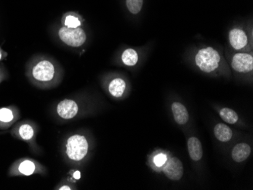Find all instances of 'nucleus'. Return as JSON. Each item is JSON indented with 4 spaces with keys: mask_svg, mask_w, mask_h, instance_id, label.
Returning a JSON list of instances; mask_svg holds the SVG:
<instances>
[{
    "mask_svg": "<svg viewBox=\"0 0 253 190\" xmlns=\"http://www.w3.org/2000/svg\"><path fill=\"white\" fill-rule=\"evenodd\" d=\"M220 116L224 121L227 122L228 124H235L236 122L238 120V115L237 113L232 109H227V108L221 109L220 112Z\"/></svg>",
    "mask_w": 253,
    "mask_h": 190,
    "instance_id": "17",
    "label": "nucleus"
},
{
    "mask_svg": "<svg viewBox=\"0 0 253 190\" xmlns=\"http://www.w3.org/2000/svg\"><path fill=\"white\" fill-rule=\"evenodd\" d=\"M172 112L174 114V120L178 124H185L188 121L189 114L185 106L179 103H174L172 105Z\"/></svg>",
    "mask_w": 253,
    "mask_h": 190,
    "instance_id": "14",
    "label": "nucleus"
},
{
    "mask_svg": "<svg viewBox=\"0 0 253 190\" xmlns=\"http://www.w3.org/2000/svg\"><path fill=\"white\" fill-rule=\"evenodd\" d=\"M90 149L89 141L84 134L74 133L65 136L61 145V154L68 165L78 166L87 157Z\"/></svg>",
    "mask_w": 253,
    "mask_h": 190,
    "instance_id": "2",
    "label": "nucleus"
},
{
    "mask_svg": "<svg viewBox=\"0 0 253 190\" xmlns=\"http://www.w3.org/2000/svg\"><path fill=\"white\" fill-rule=\"evenodd\" d=\"M64 25L67 28H78L82 25V22L78 17L69 15L65 17V20H64Z\"/></svg>",
    "mask_w": 253,
    "mask_h": 190,
    "instance_id": "19",
    "label": "nucleus"
},
{
    "mask_svg": "<svg viewBox=\"0 0 253 190\" xmlns=\"http://www.w3.org/2000/svg\"><path fill=\"white\" fill-rule=\"evenodd\" d=\"M164 164L163 172L168 178L172 181H179L183 177V164L178 158H169V159H167Z\"/></svg>",
    "mask_w": 253,
    "mask_h": 190,
    "instance_id": "8",
    "label": "nucleus"
},
{
    "mask_svg": "<svg viewBox=\"0 0 253 190\" xmlns=\"http://www.w3.org/2000/svg\"><path fill=\"white\" fill-rule=\"evenodd\" d=\"M54 190H77L76 186L75 185V182L71 181L69 178H65L59 184L54 187Z\"/></svg>",
    "mask_w": 253,
    "mask_h": 190,
    "instance_id": "20",
    "label": "nucleus"
},
{
    "mask_svg": "<svg viewBox=\"0 0 253 190\" xmlns=\"http://www.w3.org/2000/svg\"><path fill=\"white\" fill-rule=\"evenodd\" d=\"M126 89V83L122 78H114L109 82L108 90L114 98H122Z\"/></svg>",
    "mask_w": 253,
    "mask_h": 190,
    "instance_id": "11",
    "label": "nucleus"
},
{
    "mask_svg": "<svg viewBox=\"0 0 253 190\" xmlns=\"http://www.w3.org/2000/svg\"><path fill=\"white\" fill-rule=\"evenodd\" d=\"M6 75L7 74L5 71L0 67V83H2L3 80L6 79Z\"/></svg>",
    "mask_w": 253,
    "mask_h": 190,
    "instance_id": "23",
    "label": "nucleus"
},
{
    "mask_svg": "<svg viewBox=\"0 0 253 190\" xmlns=\"http://www.w3.org/2000/svg\"><path fill=\"white\" fill-rule=\"evenodd\" d=\"M232 68L240 73H248L253 69V58L247 53L236 54L233 58Z\"/></svg>",
    "mask_w": 253,
    "mask_h": 190,
    "instance_id": "9",
    "label": "nucleus"
},
{
    "mask_svg": "<svg viewBox=\"0 0 253 190\" xmlns=\"http://www.w3.org/2000/svg\"><path fill=\"white\" fill-rule=\"evenodd\" d=\"M214 135L221 142H227L232 138V130L224 124H218L214 127Z\"/></svg>",
    "mask_w": 253,
    "mask_h": 190,
    "instance_id": "15",
    "label": "nucleus"
},
{
    "mask_svg": "<svg viewBox=\"0 0 253 190\" xmlns=\"http://www.w3.org/2000/svg\"><path fill=\"white\" fill-rule=\"evenodd\" d=\"M21 118V111L16 106L0 107V130L11 128Z\"/></svg>",
    "mask_w": 253,
    "mask_h": 190,
    "instance_id": "7",
    "label": "nucleus"
},
{
    "mask_svg": "<svg viewBox=\"0 0 253 190\" xmlns=\"http://www.w3.org/2000/svg\"><path fill=\"white\" fill-rule=\"evenodd\" d=\"M189 154L193 161H200L203 157V152L201 143L196 137H191L187 142Z\"/></svg>",
    "mask_w": 253,
    "mask_h": 190,
    "instance_id": "12",
    "label": "nucleus"
},
{
    "mask_svg": "<svg viewBox=\"0 0 253 190\" xmlns=\"http://www.w3.org/2000/svg\"><path fill=\"white\" fill-rule=\"evenodd\" d=\"M39 130V126L36 122L26 119L16 122L11 127L9 133L16 140L26 143L31 152L39 154L42 151L37 142Z\"/></svg>",
    "mask_w": 253,
    "mask_h": 190,
    "instance_id": "3",
    "label": "nucleus"
},
{
    "mask_svg": "<svg viewBox=\"0 0 253 190\" xmlns=\"http://www.w3.org/2000/svg\"><path fill=\"white\" fill-rule=\"evenodd\" d=\"M229 40L231 46L237 50L245 47L248 42L246 33L240 29H233L231 31L229 34Z\"/></svg>",
    "mask_w": 253,
    "mask_h": 190,
    "instance_id": "10",
    "label": "nucleus"
},
{
    "mask_svg": "<svg viewBox=\"0 0 253 190\" xmlns=\"http://www.w3.org/2000/svg\"><path fill=\"white\" fill-rule=\"evenodd\" d=\"M167 161V156L164 154H159L158 155H156L154 158V163L156 166H159V167H161V166H163V164L166 163V161Z\"/></svg>",
    "mask_w": 253,
    "mask_h": 190,
    "instance_id": "21",
    "label": "nucleus"
},
{
    "mask_svg": "<svg viewBox=\"0 0 253 190\" xmlns=\"http://www.w3.org/2000/svg\"><path fill=\"white\" fill-rule=\"evenodd\" d=\"M7 56V53L5 52H4L2 50V48L0 47V62L2 60V59H5Z\"/></svg>",
    "mask_w": 253,
    "mask_h": 190,
    "instance_id": "24",
    "label": "nucleus"
},
{
    "mask_svg": "<svg viewBox=\"0 0 253 190\" xmlns=\"http://www.w3.org/2000/svg\"><path fill=\"white\" fill-rule=\"evenodd\" d=\"M251 149L247 143H240L234 147L232 151V158L236 162H243L248 158Z\"/></svg>",
    "mask_w": 253,
    "mask_h": 190,
    "instance_id": "13",
    "label": "nucleus"
},
{
    "mask_svg": "<svg viewBox=\"0 0 253 190\" xmlns=\"http://www.w3.org/2000/svg\"><path fill=\"white\" fill-rule=\"evenodd\" d=\"M59 39L62 42L71 47H80L85 43L86 34L82 28H69L62 27L58 32Z\"/></svg>",
    "mask_w": 253,
    "mask_h": 190,
    "instance_id": "6",
    "label": "nucleus"
},
{
    "mask_svg": "<svg viewBox=\"0 0 253 190\" xmlns=\"http://www.w3.org/2000/svg\"><path fill=\"white\" fill-rule=\"evenodd\" d=\"M126 7L132 14H137L141 11L143 0H126Z\"/></svg>",
    "mask_w": 253,
    "mask_h": 190,
    "instance_id": "18",
    "label": "nucleus"
},
{
    "mask_svg": "<svg viewBox=\"0 0 253 190\" xmlns=\"http://www.w3.org/2000/svg\"><path fill=\"white\" fill-rule=\"evenodd\" d=\"M122 60L126 66H134L138 62V54L134 49H127L124 51Z\"/></svg>",
    "mask_w": 253,
    "mask_h": 190,
    "instance_id": "16",
    "label": "nucleus"
},
{
    "mask_svg": "<svg viewBox=\"0 0 253 190\" xmlns=\"http://www.w3.org/2000/svg\"><path fill=\"white\" fill-rule=\"evenodd\" d=\"M220 55L213 48L200 49L196 56V63L200 70L206 73L213 72L218 67Z\"/></svg>",
    "mask_w": 253,
    "mask_h": 190,
    "instance_id": "5",
    "label": "nucleus"
},
{
    "mask_svg": "<svg viewBox=\"0 0 253 190\" xmlns=\"http://www.w3.org/2000/svg\"><path fill=\"white\" fill-rule=\"evenodd\" d=\"M71 177H68V178L70 179L71 181H73V182L75 183V181H78L81 179V177H82V174L80 172V171H78V170H72L69 173Z\"/></svg>",
    "mask_w": 253,
    "mask_h": 190,
    "instance_id": "22",
    "label": "nucleus"
},
{
    "mask_svg": "<svg viewBox=\"0 0 253 190\" xmlns=\"http://www.w3.org/2000/svg\"><path fill=\"white\" fill-rule=\"evenodd\" d=\"M26 76L33 85L40 89H52L62 81V71L55 61L37 58L28 64Z\"/></svg>",
    "mask_w": 253,
    "mask_h": 190,
    "instance_id": "1",
    "label": "nucleus"
},
{
    "mask_svg": "<svg viewBox=\"0 0 253 190\" xmlns=\"http://www.w3.org/2000/svg\"><path fill=\"white\" fill-rule=\"evenodd\" d=\"M48 169L44 164L30 157L18 158L8 167L9 177H31L33 175H46Z\"/></svg>",
    "mask_w": 253,
    "mask_h": 190,
    "instance_id": "4",
    "label": "nucleus"
}]
</instances>
